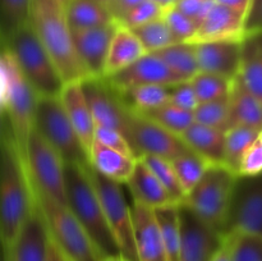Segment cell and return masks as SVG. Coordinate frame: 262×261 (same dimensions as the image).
I'll use <instances>...</instances> for the list:
<instances>
[{
  "label": "cell",
  "mask_w": 262,
  "mask_h": 261,
  "mask_svg": "<svg viewBox=\"0 0 262 261\" xmlns=\"http://www.w3.org/2000/svg\"><path fill=\"white\" fill-rule=\"evenodd\" d=\"M25 164L33 186L67 205L66 161L36 128L28 140Z\"/></svg>",
  "instance_id": "10"
},
{
  "label": "cell",
  "mask_w": 262,
  "mask_h": 261,
  "mask_svg": "<svg viewBox=\"0 0 262 261\" xmlns=\"http://www.w3.org/2000/svg\"><path fill=\"white\" fill-rule=\"evenodd\" d=\"M56 2H59L61 5H63V7H66V5L68 4L69 2H72V0H56Z\"/></svg>",
  "instance_id": "55"
},
{
  "label": "cell",
  "mask_w": 262,
  "mask_h": 261,
  "mask_svg": "<svg viewBox=\"0 0 262 261\" xmlns=\"http://www.w3.org/2000/svg\"><path fill=\"white\" fill-rule=\"evenodd\" d=\"M35 128L58 151L66 163L90 164L82 145L59 96H38Z\"/></svg>",
  "instance_id": "8"
},
{
  "label": "cell",
  "mask_w": 262,
  "mask_h": 261,
  "mask_svg": "<svg viewBox=\"0 0 262 261\" xmlns=\"http://www.w3.org/2000/svg\"><path fill=\"white\" fill-rule=\"evenodd\" d=\"M170 102L184 110H189V112L196 110L200 104V100L191 81H184L171 86Z\"/></svg>",
  "instance_id": "44"
},
{
  "label": "cell",
  "mask_w": 262,
  "mask_h": 261,
  "mask_svg": "<svg viewBox=\"0 0 262 261\" xmlns=\"http://www.w3.org/2000/svg\"><path fill=\"white\" fill-rule=\"evenodd\" d=\"M233 261H262V235L246 232L225 234Z\"/></svg>",
  "instance_id": "39"
},
{
  "label": "cell",
  "mask_w": 262,
  "mask_h": 261,
  "mask_svg": "<svg viewBox=\"0 0 262 261\" xmlns=\"http://www.w3.org/2000/svg\"><path fill=\"white\" fill-rule=\"evenodd\" d=\"M46 261H71L68 256H67L66 253L60 250V247L56 245L55 241L51 238V235H50V240H49L48 257H46Z\"/></svg>",
  "instance_id": "50"
},
{
  "label": "cell",
  "mask_w": 262,
  "mask_h": 261,
  "mask_svg": "<svg viewBox=\"0 0 262 261\" xmlns=\"http://www.w3.org/2000/svg\"><path fill=\"white\" fill-rule=\"evenodd\" d=\"M212 261H233L232 260V252H230V246L229 242H228L227 237H225L224 243L220 247V250L217 251V253L215 255L214 260Z\"/></svg>",
  "instance_id": "51"
},
{
  "label": "cell",
  "mask_w": 262,
  "mask_h": 261,
  "mask_svg": "<svg viewBox=\"0 0 262 261\" xmlns=\"http://www.w3.org/2000/svg\"><path fill=\"white\" fill-rule=\"evenodd\" d=\"M237 179L238 174L227 165L211 164L183 202L207 224L225 235Z\"/></svg>",
  "instance_id": "6"
},
{
  "label": "cell",
  "mask_w": 262,
  "mask_h": 261,
  "mask_svg": "<svg viewBox=\"0 0 262 261\" xmlns=\"http://www.w3.org/2000/svg\"><path fill=\"white\" fill-rule=\"evenodd\" d=\"M101 261H128V260L125 257H123L122 255H115V256H106V257H102Z\"/></svg>",
  "instance_id": "53"
},
{
  "label": "cell",
  "mask_w": 262,
  "mask_h": 261,
  "mask_svg": "<svg viewBox=\"0 0 262 261\" xmlns=\"http://www.w3.org/2000/svg\"><path fill=\"white\" fill-rule=\"evenodd\" d=\"M182 140L189 148L212 164H223L225 150V132L194 122Z\"/></svg>",
  "instance_id": "26"
},
{
  "label": "cell",
  "mask_w": 262,
  "mask_h": 261,
  "mask_svg": "<svg viewBox=\"0 0 262 261\" xmlns=\"http://www.w3.org/2000/svg\"><path fill=\"white\" fill-rule=\"evenodd\" d=\"M119 23L113 22L100 27L72 31L74 45L87 71L94 77H104L110 44Z\"/></svg>",
  "instance_id": "17"
},
{
  "label": "cell",
  "mask_w": 262,
  "mask_h": 261,
  "mask_svg": "<svg viewBox=\"0 0 262 261\" xmlns=\"http://www.w3.org/2000/svg\"><path fill=\"white\" fill-rule=\"evenodd\" d=\"M246 31L247 36L262 33V0H253L252 8L248 13Z\"/></svg>",
  "instance_id": "47"
},
{
  "label": "cell",
  "mask_w": 262,
  "mask_h": 261,
  "mask_svg": "<svg viewBox=\"0 0 262 261\" xmlns=\"http://www.w3.org/2000/svg\"><path fill=\"white\" fill-rule=\"evenodd\" d=\"M130 30L140 38L146 53H156L161 49H165L176 44L170 28L164 17L140 26V27L130 28Z\"/></svg>",
  "instance_id": "38"
},
{
  "label": "cell",
  "mask_w": 262,
  "mask_h": 261,
  "mask_svg": "<svg viewBox=\"0 0 262 261\" xmlns=\"http://www.w3.org/2000/svg\"><path fill=\"white\" fill-rule=\"evenodd\" d=\"M95 141L102 143L104 146H107V147L120 151L123 154L136 156L135 151H133L132 146H130L129 141L125 137L124 133H122L118 129H114V128L96 125V129H95Z\"/></svg>",
  "instance_id": "43"
},
{
  "label": "cell",
  "mask_w": 262,
  "mask_h": 261,
  "mask_svg": "<svg viewBox=\"0 0 262 261\" xmlns=\"http://www.w3.org/2000/svg\"><path fill=\"white\" fill-rule=\"evenodd\" d=\"M32 0H0L2 12V41L12 37L30 22Z\"/></svg>",
  "instance_id": "36"
},
{
  "label": "cell",
  "mask_w": 262,
  "mask_h": 261,
  "mask_svg": "<svg viewBox=\"0 0 262 261\" xmlns=\"http://www.w3.org/2000/svg\"><path fill=\"white\" fill-rule=\"evenodd\" d=\"M3 252H4V261H14L10 251H3Z\"/></svg>",
  "instance_id": "54"
},
{
  "label": "cell",
  "mask_w": 262,
  "mask_h": 261,
  "mask_svg": "<svg viewBox=\"0 0 262 261\" xmlns=\"http://www.w3.org/2000/svg\"><path fill=\"white\" fill-rule=\"evenodd\" d=\"M171 164H173L179 183H181L187 197V194L199 184V182L204 177L205 171L212 163H210L201 155L191 150L189 153L183 154V155L171 160Z\"/></svg>",
  "instance_id": "34"
},
{
  "label": "cell",
  "mask_w": 262,
  "mask_h": 261,
  "mask_svg": "<svg viewBox=\"0 0 262 261\" xmlns=\"http://www.w3.org/2000/svg\"><path fill=\"white\" fill-rule=\"evenodd\" d=\"M89 166L90 164L66 163L67 206L89 233L101 257L120 255Z\"/></svg>",
  "instance_id": "3"
},
{
  "label": "cell",
  "mask_w": 262,
  "mask_h": 261,
  "mask_svg": "<svg viewBox=\"0 0 262 261\" xmlns=\"http://www.w3.org/2000/svg\"><path fill=\"white\" fill-rule=\"evenodd\" d=\"M140 158L147 164L151 171L155 174L156 178L161 182V184L170 192V194L176 199V201L178 204H182L186 199V193H184L183 188L179 183V179L177 177L176 170H174L171 160L155 155H142Z\"/></svg>",
  "instance_id": "40"
},
{
  "label": "cell",
  "mask_w": 262,
  "mask_h": 261,
  "mask_svg": "<svg viewBox=\"0 0 262 261\" xmlns=\"http://www.w3.org/2000/svg\"><path fill=\"white\" fill-rule=\"evenodd\" d=\"M247 15L222 4H215L204 22L199 26L197 35L192 44L205 41H243L247 36L246 31Z\"/></svg>",
  "instance_id": "19"
},
{
  "label": "cell",
  "mask_w": 262,
  "mask_h": 261,
  "mask_svg": "<svg viewBox=\"0 0 262 261\" xmlns=\"http://www.w3.org/2000/svg\"><path fill=\"white\" fill-rule=\"evenodd\" d=\"M181 205V204H179ZM179 205H170L155 209L161 235H163L164 247H165L166 261H179L181 256V212Z\"/></svg>",
  "instance_id": "31"
},
{
  "label": "cell",
  "mask_w": 262,
  "mask_h": 261,
  "mask_svg": "<svg viewBox=\"0 0 262 261\" xmlns=\"http://www.w3.org/2000/svg\"><path fill=\"white\" fill-rule=\"evenodd\" d=\"M132 211L138 261H166L163 235L155 210L133 201Z\"/></svg>",
  "instance_id": "20"
},
{
  "label": "cell",
  "mask_w": 262,
  "mask_h": 261,
  "mask_svg": "<svg viewBox=\"0 0 262 261\" xmlns=\"http://www.w3.org/2000/svg\"><path fill=\"white\" fill-rule=\"evenodd\" d=\"M127 184L132 192L133 201L146 205L154 210L170 205H179L141 158L137 159L136 168Z\"/></svg>",
  "instance_id": "22"
},
{
  "label": "cell",
  "mask_w": 262,
  "mask_h": 261,
  "mask_svg": "<svg viewBox=\"0 0 262 261\" xmlns=\"http://www.w3.org/2000/svg\"><path fill=\"white\" fill-rule=\"evenodd\" d=\"M38 94L20 71L12 54L3 48L0 58V102L4 122L12 133L23 160L35 128Z\"/></svg>",
  "instance_id": "4"
},
{
  "label": "cell",
  "mask_w": 262,
  "mask_h": 261,
  "mask_svg": "<svg viewBox=\"0 0 262 261\" xmlns=\"http://www.w3.org/2000/svg\"><path fill=\"white\" fill-rule=\"evenodd\" d=\"M105 78L118 92L146 84L174 86L186 81L155 53L145 54L129 67Z\"/></svg>",
  "instance_id": "15"
},
{
  "label": "cell",
  "mask_w": 262,
  "mask_h": 261,
  "mask_svg": "<svg viewBox=\"0 0 262 261\" xmlns=\"http://www.w3.org/2000/svg\"><path fill=\"white\" fill-rule=\"evenodd\" d=\"M156 2H158V0H156Z\"/></svg>",
  "instance_id": "58"
},
{
  "label": "cell",
  "mask_w": 262,
  "mask_h": 261,
  "mask_svg": "<svg viewBox=\"0 0 262 261\" xmlns=\"http://www.w3.org/2000/svg\"><path fill=\"white\" fill-rule=\"evenodd\" d=\"M72 31L100 27L117 22L109 7L97 0H72L64 7Z\"/></svg>",
  "instance_id": "27"
},
{
  "label": "cell",
  "mask_w": 262,
  "mask_h": 261,
  "mask_svg": "<svg viewBox=\"0 0 262 261\" xmlns=\"http://www.w3.org/2000/svg\"><path fill=\"white\" fill-rule=\"evenodd\" d=\"M60 100L82 145L90 154L95 142L96 123L84 96L82 81L67 82L60 92Z\"/></svg>",
  "instance_id": "21"
},
{
  "label": "cell",
  "mask_w": 262,
  "mask_h": 261,
  "mask_svg": "<svg viewBox=\"0 0 262 261\" xmlns=\"http://www.w3.org/2000/svg\"><path fill=\"white\" fill-rule=\"evenodd\" d=\"M138 113L178 136L183 135L194 123L193 112L182 109V107L177 106L171 102H168L163 106L155 107V109Z\"/></svg>",
  "instance_id": "33"
},
{
  "label": "cell",
  "mask_w": 262,
  "mask_h": 261,
  "mask_svg": "<svg viewBox=\"0 0 262 261\" xmlns=\"http://www.w3.org/2000/svg\"><path fill=\"white\" fill-rule=\"evenodd\" d=\"M155 54H158L178 76H181L186 81L193 78L200 72L196 44H173L168 48L156 51Z\"/></svg>",
  "instance_id": "30"
},
{
  "label": "cell",
  "mask_w": 262,
  "mask_h": 261,
  "mask_svg": "<svg viewBox=\"0 0 262 261\" xmlns=\"http://www.w3.org/2000/svg\"><path fill=\"white\" fill-rule=\"evenodd\" d=\"M30 25L66 83L91 77L77 53L73 32L60 3L56 0H32Z\"/></svg>",
  "instance_id": "2"
},
{
  "label": "cell",
  "mask_w": 262,
  "mask_h": 261,
  "mask_svg": "<svg viewBox=\"0 0 262 261\" xmlns=\"http://www.w3.org/2000/svg\"><path fill=\"white\" fill-rule=\"evenodd\" d=\"M117 91V90H115ZM118 92V91H117ZM127 106L136 112H146L170 102L171 86L146 84L118 92Z\"/></svg>",
  "instance_id": "32"
},
{
  "label": "cell",
  "mask_w": 262,
  "mask_h": 261,
  "mask_svg": "<svg viewBox=\"0 0 262 261\" xmlns=\"http://www.w3.org/2000/svg\"><path fill=\"white\" fill-rule=\"evenodd\" d=\"M262 173V145L258 141L248 148L246 153L245 158H243L242 163H241L239 168V176L251 177V176H258Z\"/></svg>",
  "instance_id": "46"
},
{
  "label": "cell",
  "mask_w": 262,
  "mask_h": 261,
  "mask_svg": "<svg viewBox=\"0 0 262 261\" xmlns=\"http://www.w3.org/2000/svg\"><path fill=\"white\" fill-rule=\"evenodd\" d=\"M35 202V192L25 160L10 130L3 125L0 173V235L3 251H9L13 247Z\"/></svg>",
  "instance_id": "1"
},
{
  "label": "cell",
  "mask_w": 262,
  "mask_h": 261,
  "mask_svg": "<svg viewBox=\"0 0 262 261\" xmlns=\"http://www.w3.org/2000/svg\"><path fill=\"white\" fill-rule=\"evenodd\" d=\"M194 122L207 127L225 130L232 127V113H230L229 96L212 101L200 102L193 112Z\"/></svg>",
  "instance_id": "35"
},
{
  "label": "cell",
  "mask_w": 262,
  "mask_h": 261,
  "mask_svg": "<svg viewBox=\"0 0 262 261\" xmlns=\"http://www.w3.org/2000/svg\"><path fill=\"white\" fill-rule=\"evenodd\" d=\"M196 91L200 102L212 101L228 97L233 86V79L200 71L193 78L189 79Z\"/></svg>",
  "instance_id": "37"
},
{
  "label": "cell",
  "mask_w": 262,
  "mask_h": 261,
  "mask_svg": "<svg viewBox=\"0 0 262 261\" xmlns=\"http://www.w3.org/2000/svg\"><path fill=\"white\" fill-rule=\"evenodd\" d=\"M229 100L232 127L247 125L258 130L262 129V100L246 87L239 76L233 79Z\"/></svg>",
  "instance_id": "25"
},
{
  "label": "cell",
  "mask_w": 262,
  "mask_h": 261,
  "mask_svg": "<svg viewBox=\"0 0 262 261\" xmlns=\"http://www.w3.org/2000/svg\"><path fill=\"white\" fill-rule=\"evenodd\" d=\"M97 2L102 3V4H105V5H107V7H109V4L113 2V0H97Z\"/></svg>",
  "instance_id": "56"
},
{
  "label": "cell",
  "mask_w": 262,
  "mask_h": 261,
  "mask_svg": "<svg viewBox=\"0 0 262 261\" xmlns=\"http://www.w3.org/2000/svg\"><path fill=\"white\" fill-rule=\"evenodd\" d=\"M164 14H165V9L161 7L160 3L156 0H143L127 13V15L120 20L119 25L125 26L128 28H136L159 19V18L164 17Z\"/></svg>",
  "instance_id": "42"
},
{
  "label": "cell",
  "mask_w": 262,
  "mask_h": 261,
  "mask_svg": "<svg viewBox=\"0 0 262 261\" xmlns=\"http://www.w3.org/2000/svg\"><path fill=\"white\" fill-rule=\"evenodd\" d=\"M215 4L216 0H178L174 7L200 26Z\"/></svg>",
  "instance_id": "45"
},
{
  "label": "cell",
  "mask_w": 262,
  "mask_h": 261,
  "mask_svg": "<svg viewBox=\"0 0 262 261\" xmlns=\"http://www.w3.org/2000/svg\"><path fill=\"white\" fill-rule=\"evenodd\" d=\"M164 18H165L166 23L170 28V32L176 40V44L193 42L197 35V30H199V26L193 19L187 17L176 7L166 9Z\"/></svg>",
  "instance_id": "41"
},
{
  "label": "cell",
  "mask_w": 262,
  "mask_h": 261,
  "mask_svg": "<svg viewBox=\"0 0 262 261\" xmlns=\"http://www.w3.org/2000/svg\"><path fill=\"white\" fill-rule=\"evenodd\" d=\"M159 3H160V5L161 7L164 8V9H169V8H171V7H174V5H176V3L178 2V0H158Z\"/></svg>",
  "instance_id": "52"
},
{
  "label": "cell",
  "mask_w": 262,
  "mask_h": 261,
  "mask_svg": "<svg viewBox=\"0 0 262 261\" xmlns=\"http://www.w3.org/2000/svg\"><path fill=\"white\" fill-rule=\"evenodd\" d=\"M38 96H59L66 82L30 22L2 41Z\"/></svg>",
  "instance_id": "5"
},
{
  "label": "cell",
  "mask_w": 262,
  "mask_h": 261,
  "mask_svg": "<svg viewBox=\"0 0 262 261\" xmlns=\"http://www.w3.org/2000/svg\"><path fill=\"white\" fill-rule=\"evenodd\" d=\"M238 76L246 87L262 100V33L246 36L242 67Z\"/></svg>",
  "instance_id": "28"
},
{
  "label": "cell",
  "mask_w": 262,
  "mask_h": 261,
  "mask_svg": "<svg viewBox=\"0 0 262 261\" xmlns=\"http://www.w3.org/2000/svg\"><path fill=\"white\" fill-rule=\"evenodd\" d=\"M181 212V256L179 261H212L225 235L207 224L188 205H179Z\"/></svg>",
  "instance_id": "13"
},
{
  "label": "cell",
  "mask_w": 262,
  "mask_h": 261,
  "mask_svg": "<svg viewBox=\"0 0 262 261\" xmlns=\"http://www.w3.org/2000/svg\"><path fill=\"white\" fill-rule=\"evenodd\" d=\"M145 54L147 53L136 33L130 28L119 25L110 44L104 77H109L127 68Z\"/></svg>",
  "instance_id": "24"
},
{
  "label": "cell",
  "mask_w": 262,
  "mask_h": 261,
  "mask_svg": "<svg viewBox=\"0 0 262 261\" xmlns=\"http://www.w3.org/2000/svg\"><path fill=\"white\" fill-rule=\"evenodd\" d=\"M216 3L238 10L241 13H245L248 17V13H250L251 8H252L253 0H216Z\"/></svg>",
  "instance_id": "49"
},
{
  "label": "cell",
  "mask_w": 262,
  "mask_h": 261,
  "mask_svg": "<svg viewBox=\"0 0 262 261\" xmlns=\"http://www.w3.org/2000/svg\"><path fill=\"white\" fill-rule=\"evenodd\" d=\"M143 0H113L109 4V9L112 12L113 18L118 23L127 15L129 10H132L136 5L140 4Z\"/></svg>",
  "instance_id": "48"
},
{
  "label": "cell",
  "mask_w": 262,
  "mask_h": 261,
  "mask_svg": "<svg viewBox=\"0 0 262 261\" xmlns=\"http://www.w3.org/2000/svg\"><path fill=\"white\" fill-rule=\"evenodd\" d=\"M260 130L247 125H233L225 130V150L223 164L239 176L241 163L248 148L256 142Z\"/></svg>",
  "instance_id": "29"
},
{
  "label": "cell",
  "mask_w": 262,
  "mask_h": 261,
  "mask_svg": "<svg viewBox=\"0 0 262 261\" xmlns=\"http://www.w3.org/2000/svg\"><path fill=\"white\" fill-rule=\"evenodd\" d=\"M36 199V197H35ZM50 233L37 201L10 248L14 261H46Z\"/></svg>",
  "instance_id": "18"
},
{
  "label": "cell",
  "mask_w": 262,
  "mask_h": 261,
  "mask_svg": "<svg viewBox=\"0 0 262 261\" xmlns=\"http://www.w3.org/2000/svg\"><path fill=\"white\" fill-rule=\"evenodd\" d=\"M258 141H260V143L262 145V129L260 130V133H258Z\"/></svg>",
  "instance_id": "57"
},
{
  "label": "cell",
  "mask_w": 262,
  "mask_h": 261,
  "mask_svg": "<svg viewBox=\"0 0 262 261\" xmlns=\"http://www.w3.org/2000/svg\"><path fill=\"white\" fill-rule=\"evenodd\" d=\"M125 136L137 158L142 155H155L174 160L191 151L181 136L165 129L129 106Z\"/></svg>",
  "instance_id": "11"
},
{
  "label": "cell",
  "mask_w": 262,
  "mask_h": 261,
  "mask_svg": "<svg viewBox=\"0 0 262 261\" xmlns=\"http://www.w3.org/2000/svg\"><path fill=\"white\" fill-rule=\"evenodd\" d=\"M36 201L45 216L51 238L71 261H101L91 237L67 205L60 204L33 186Z\"/></svg>",
  "instance_id": "7"
},
{
  "label": "cell",
  "mask_w": 262,
  "mask_h": 261,
  "mask_svg": "<svg viewBox=\"0 0 262 261\" xmlns=\"http://www.w3.org/2000/svg\"><path fill=\"white\" fill-rule=\"evenodd\" d=\"M89 159L90 165L102 176L120 184H127L135 170L138 158L123 154L95 141L90 150Z\"/></svg>",
  "instance_id": "23"
},
{
  "label": "cell",
  "mask_w": 262,
  "mask_h": 261,
  "mask_svg": "<svg viewBox=\"0 0 262 261\" xmlns=\"http://www.w3.org/2000/svg\"><path fill=\"white\" fill-rule=\"evenodd\" d=\"M243 41H205L196 44L200 71L234 79L243 60Z\"/></svg>",
  "instance_id": "16"
},
{
  "label": "cell",
  "mask_w": 262,
  "mask_h": 261,
  "mask_svg": "<svg viewBox=\"0 0 262 261\" xmlns=\"http://www.w3.org/2000/svg\"><path fill=\"white\" fill-rule=\"evenodd\" d=\"M230 232L262 235V173L238 176L225 234Z\"/></svg>",
  "instance_id": "12"
},
{
  "label": "cell",
  "mask_w": 262,
  "mask_h": 261,
  "mask_svg": "<svg viewBox=\"0 0 262 261\" xmlns=\"http://www.w3.org/2000/svg\"><path fill=\"white\" fill-rule=\"evenodd\" d=\"M82 87L96 125L114 128L125 135L128 106L107 79L91 76L82 81Z\"/></svg>",
  "instance_id": "14"
},
{
  "label": "cell",
  "mask_w": 262,
  "mask_h": 261,
  "mask_svg": "<svg viewBox=\"0 0 262 261\" xmlns=\"http://www.w3.org/2000/svg\"><path fill=\"white\" fill-rule=\"evenodd\" d=\"M89 169L92 182L101 200L107 224L120 250V255L128 261H138L133 211L125 200L124 193L120 188V183L102 176L91 165L89 166Z\"/></svg>",
  "instance_id": "9"
}]
</instances>
